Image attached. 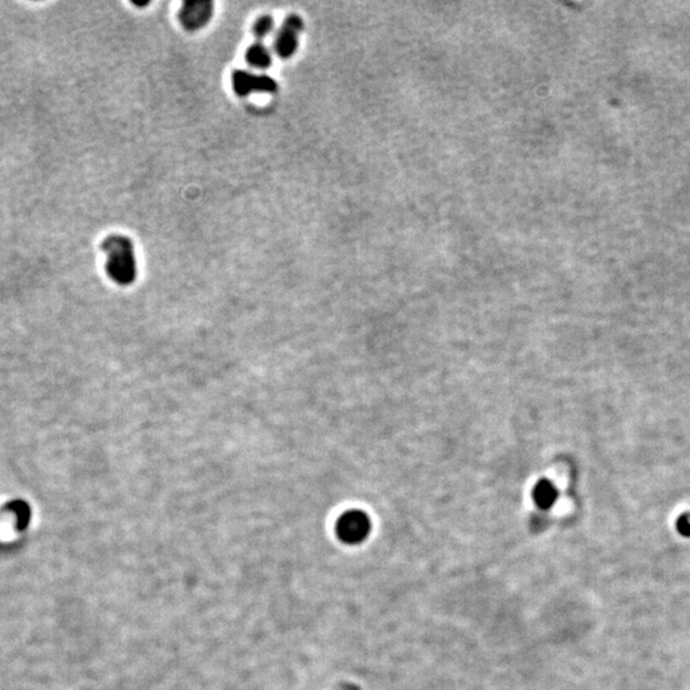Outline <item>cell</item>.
<instances>
[{
  "label": "cell",
  "mask_w": 690,
  "mask_h": 690,
  "mask_svg": "<svg viewBox=\"0 0 690 690\" xmlns=\"http://www.w3.org/2000/svg\"><path fill=\"white\" fill-rule=\"evenodd\" d=\"M246 61L249 67L258 71H265L273 65V54L265 43L255 41L246 52Z\"/></svg>",
  "instance_id": "cell-6"
},
{
  "label": "cell",
  "mask_w": 690,
  "mask_h": 690,
  "mask_svg": "<svg viewBox=\"0 0 690 690\" xmlns=\"http://www.w3.org/2000/svg\"><path fill=\"white\" fill-rule=\"evenodd\" d=\"M303 28L304 22L298 14H291L284 19L275 36L274 52L279 58L289 59L295 54Z\"/></svg>",
  "instance_id": "cell-4"
},
{
  "label": "cell",
  "mask_w": 690,
  "mask_h": 690,
  "mask_svg": "<svg viewBox=\"0 0 690 690\" xmlns=\"http://www.w3.org/2000/svg\"><path fill=\"white\" fill-rule=\"evenodd\" d=\"M337 536L346 545H359L371 532V521L362 510H348L337 523Z\"/></svg>",
  "instance_id": "cell-2"
},
{
  "label": "cell",
  "mask_w": 690,
  "mask_h": 690,
  "mask_svg": "<svg viewBox=\"0 0 690 690\" xmlns=\"http://www.w3.org/2000/svg\"><path fill=\"white\" fill-rule=\"evenodd\" d=\"M213 16V3L207 0H196L183 3L179 10V22L187 31H198L207 26Z\"/></svg>",
  "instance_id": "cell-5"
},
{
  "label": "cell",
  "mask_w": 690,
  "mask_h": 690,
  "mask_svg": "<svg viewBox=\"0 0 690 690\" xmlns=\"http://www.w3.org/2000/svg\"><path fill=\"white\" fill-rule=\"evenodd\" d=\"M678 531L684 537H690V513L684 514L678 519Z\"/></svg>",
  "instance_id": "cell-10"
},
{
  "label": "cell",
  "mask_w": 690,
  "mask_h": 690,
  "mask_svg": "<svg viewBox=\"0 0 690 690\" xmlns=\"http://www.w3.org/2000/svg\"><path fill=\"white\" fill-rule=\"evenodd\" d=\"M9 510L16 515L18 531L26 530L31 519V509L23 500H13L7 505Z\"/></svg>",
  "instance_id": "cell-8"
},
{
  "label": "cell",
  "mask_w": 690,
  "mask_h": 690,
  "mask_svg": "<svg viewBox=\"0 0 690 690\" xmlns=\"http://www.w3.org/2000/svg\"><path fill=\"white\" fill-rule=\"evenodd\" d=\"M231 87L237 96L246 98L252 94H274L278 91V82L267 74L236 70L231 74Z\"/></svg>",
  "instance_id": "cell-3"
},
{
  "label": "cell",
  "mask_w": 690,
  "mask_h": 690,
  "mask_svg": "<svg viewBox=\"0 0 690 690\" xmlns=\"http://www.w3.org/2000/svg\"><path fill=\"white\" fill-rule=\"evenodd\" d=\"M275 30L274 18L271 16H262L258 18L255 25H253V35L256 37V41L264 43L266 37L271 35Z\"/></svg>",
  "instance_id": "cell-9"
},
{
  "label": "cell",
  "mask_w": 690,
  "mask_h": 690,
  "mask_svg": "<svg viewBox=\"0 0 690 690\" xmlns=\"http://www.w3.org/2000/svg\"><path fill=\"white\" fill-rule=\"evenodd\" d=\"M558 488L549 479H541L533 488V500L542 510H549L558 500Z\"/></svg>",
  "instance_id": "cell-7"
},
{
  "label": "cell",
  "mask_w": 690,
  "mask_h": 690,
  "mask_svg": "<svg viewBox=\"0 0 690 690\" xmlns=\"http://www.w3.org/2000/svg\"><path fill=\"white\" fill-rule=\"evenodd\" d=\"M101 249L107 256V276L122 286L134 283L137 278V261L132 240L122 234H112L103 240Z\"/></svg>",
  "instance_id": "cell-1"
}]
</instances>
